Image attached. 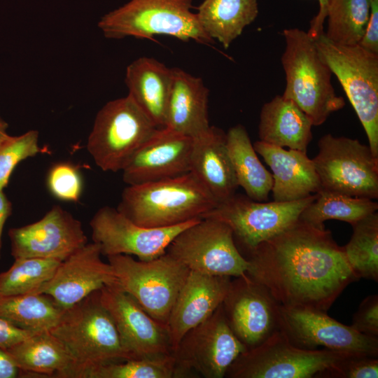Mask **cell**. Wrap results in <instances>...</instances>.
<instances>
[{
	"instance_id": "obj_1",
	"label": "cell",
	"mask_w": 378,
	"mask_h": 378,
	"mask_svg": "<svg viewBox=\"0 0 378 378\" xmlns=\"http://www.w3.org/2000/svg\"><path fill=\"white\" fill-rule=\"evenodd\" d=\"M246 274L281 305L327 312L358 280L330 230L299 219L260 243L246 258Z\"/></svg>"
},
{
	"instance_id": "obj_2",
	"label": "cell",
	"mask_w": 378,
	"mask_h": 378,
	"mask_svg": "<svg viewBox=\"0 0 378 378\" xmlns=\"http://www.w3.org/2000/svg\"><path fill=\"white\" fill-rule=\"evenodd\" d=\"M218 204L191 172L167 179L128 186L117 209L146 227H171L202 218Z\"/></svg>"
},
{
	"instance_id": "obj_3",
	"label": "cell",
	"mask_w": 378,
	"mask_h": 378,
	"mask_svg": "<svg viewBox=\"0 0 378 378\" xmlns=\"http://www.w3.org/2000/svg\"><path fill=\"white\" fill-rule=\"evenodd\" d=\"M50 332L64 344L72 358L70 378H85L97 367L131 359L101 302L99 290L66 309Z\"/></svg>"
},
{
	"instance_id": "obj_4",
	"label": "cell",
	"mask_w": 378,
	"mask_h": 378,
	"mask_svg": "<svg viewBox=\"0 0 378 378\" xmlns=\"http://www.w3.org/2000/svg\"><path fill=\"white\" fill-rule=\"evenodd\" d=\"M283 35L286 46L281 60L286 87L282 96L293 101L313 126L321 125L342 108L345 101L336 94L332 72L307 31L290 28L284 29Z\"/></svg>"
},
{
	"instance_id": "obj_5",
	"label": "cell",
	"mask_w": 378,
	"mask_h": 378,
	"mask_svg": "<svg viewBox=\"0 0 378 378\" xmlns=\"http://www.w3.org/2000/svg\"><path fill=\"white\" fill-rule=\"evenodd\" d=\"M192 8V0H130L102 16L98 27L105 37L113 39L167 35L183 41L214 43Z\"/></svg>"
},
{
	"instance_id": "obj_6",
	"label": "cell",
	"mask_w": 378,
	"mask_h": 378,
	"mask_svg": "<svg viewBox=\"0 0 378 378\" xmlns=\"http://www.w3.org/2000/svg\"><path fill=\"white\" fill-rule=\"evenodd\" d=\"M323 59L342 86L378 157V54L359 44L342 45L323 34L314 38Z\"/></svg>"
},
{
	"instance_id": "obj_7",
	"label": "cell",
	"mask_w": 378,
	"mask_h": 378,
	"mask_svg": "<svg viewBox=\"0 0 378 378\" xmlns=\"http://www.w3.org/2000/svg\"><path fill=\"white\" fill-rule=\"evenodd\" d=\"M158 129L127 95L107 102L98 111L86 148L102 171L118 172Z\"/></svg>"
},
{
	"instance_id": "obj_8",
	"label": "cell",
	"mask_w": 378,
	"mask_h": 378,
	"mask_svg": "<svg viewBox=\"0 0 378 378\" xmlns=\"http://www.w3.org/2000/svg\"><path fill=\"white\" fill-rule=\"evenodd\" d=\"M356 354L326 349H304L278 330L258 346L240 354L229 367L228 378H326L346 357Z\"/></svg>"
},
{
	"instance_id": "obj_9",
	"label": "cell",
	"mask_w": 378,
	"mask_h": 378,
	"mask_svg": "<svg viewBox=\"0 0 378 378\" xmlns=\"http://www.w3.org/2000/svg\"><path fill=\"white\" fill-rule=\"evenodd\" d=\"M107 259L120 288L152 318L167 326L190 270L167 252L146 261L124 254L109 255Z\"/></svg>"
},
{
	"instance_id": "obj_10",
	"label": "cell",
	"mask_w": 378,
	"mask_h": 378,
	"mask_svg": "<svg viewBox=\"0 0 378 378\" xmlns=\"http://www.w3.org/2000/svg\"><path fill=\"white\" fill-rule=\"evenodd\" d=\"M312 160L321 190L371 200L378 198V157L358 139L323 135Z\"/></svg>"
},
{
	"instance_id": "obj_11",
	"label": "cell",
	"mask_w": 378,
	"mask_h": 378,
	"mask_svg": "<svg viewBox=\"0 0 378 378\" xmlns=\"http://www.w3.org/2000/svg\"><path fill=\"white\" fill-rule=\"evenodd\" d=\"M166 252L190 271L212 276H240L249 267L235 244L232 229L225 223L201 218L182 230Z\"/></svg>"
},
{
	"instance_id": "obj_12",
	"label": "cell",
	"mask_w": 378,
	"mask_h": 378,
	"mask_svg": "<svg viewBox=\"0 0 378 378\" xmlns=\"http://www.w3.org/2000/svg\"><path fill=\"white\" fill-rule=\"evenodd\" d=\"M316 197L317 193L292 202H264L235 193L218 202L202 218H214L227 224L232 230L234 239L249 253L295 223Z\"/></svg>"
},
{
	"instance_id": "obj_13",
	"label": "cell",
	"mask_w": 378,
	"mask_h": 378,
	"mask_svg": "<svg viewBox=\"0 0 378 378\" xmlns=\"http://www.w3.org/2000/svg\"><path fill=\"white\" fill-rule=\"evenodd\" d=\"M246 346L229 326L222 304L204 321L188 331L173 351L174 377L192 370L204 378H223Z\"/></svg>"
},
{
	"instance_id": "obj_14",
	"label": "cell",
	"mask_w": 378,
	"mask_h": 378,
	"mask_svg": "<svg viewBox=\"0 0 378 378\" xmlns=\"http://www.w3.org/2000/svg\"><path fill=\"white\" fill-rule=\"evenodd\" d=\"M279 329L291 344L301 349L378 356V337L361 334L326 312L279 304Z\"/></svg>"
},
{
	"instance_id": "obj_15",
	"label": "cell",
	"mask_w": 378,
	"mask_h": 378,
	"mask_svg": "<svg viewBox=\"0 0 378 378\" xmlns=\"http://www.w3.org/2000/svg\"><path fill=\"white\" fill-rule=\"evenodd\" d=\"M201 218L164 227H146L132 222L117 209L104 206L90 221L92 241L102 255H135L139 260H150L166 253L167 248L182 230Z\"/></svg>"
},
{
	"instance_id": "obj_16",
	"label": "cell",
	"mask_w": 378,
	"mask_h": 378,
	"mask_svg": "<svg viewBox=\"0 0 378 378\" xmlns=\"http://www.w3.org/2000/svg\"><path fill=\"white\" fill-rule=\"evenodd\" d=\"M222 307L229 326L247 349L279 330V304L246 273L231 279Z\"/></svg>"
},
{
	"instance_id": "obj_17",
	"label": "cell",
	"mask_w": 378,
	"mask_h": 378,
	"mask_svg": "<svg viewBox=\"0 0 378 378\" xmlns=\"http://www.w3.org/2000/svg\"><path fill=\"white\" fill-rule=\"evenodd\" d=\"M11 255L64 260L88 243L82 223L59 205L38 220L8 231Z\"/></svg>"
},
{
	"instance_id": "obj_18",
	"label": "cell",
	"mask_w": 378,
	"mask_h": 378,
	"mask_svg": "<svg viewBox=\"0 0 378 378\" xmlns=\"http://www.w3.org/2000/svg\"><path fill=\"white\" fill-rule=\"evenodd\" d=\"M99 296L131 359L173 354L167 326L152 318L117 284L102 287Z\"/></svg>"
},
{
	"instance_id": "obj_19",
	"label": "cell",
	"mask_w": 378,
	"mask_h": 378,
	"mask_svg": "<svg viewBox=\"0 0 378 378\" xmlns=\"http://www.w3.org/2000/svg\"><path fill=\"white\" fill-rule=\"evenodd\" d=\"M101 255L100 246L88 242L62 260L35 293L48 295L66 309L104 286L118 284L112 266Z\"/></svg>"
},
{
	"instance_id": "obj_20",
	"label": "cell",
	"mask_w": 378,
	"mask_h": 378,
	"mask_svg": "<svg viewBox=\"0 0 378 378\" xmlns=\"http://www.w3.org/2000/svg\"><path fill=\"white\" fill-rule=\"evenodd\" d=\"M193 139L160 128L132 155L122 170L128 186L176 177L190 172Z\"/></svg>"
},
{
	"instance_id": "obj_21",
	"label": "cell",
	"mask_w": 378,
	"mask_h": 378,
	"mask_svg": "<svg viewBox=\"0 0 378 378\" xmlns=\"http://www.w3.org/2000/svg\"><path fill=\"white\" fill-rule=\"evenodd\" d=\"M231 279L190 271L167 324L172 352L188 331L207 319L222 304Z\"/></svg>"
},
{
	"instance_id": "obj_22",
	"label": "cell",
	"mask_w": 378,
	"mask_h": 378,
	"mask_svg": "<svg viewBox=\"0 0 378 378\" xmlns=\"http://www.w3.org/2000/svg\"><path fill=\"white\" fill-rule=\"evenodd\" d=\"M253 145L272 172L273 201H295L320 191L318 174L307 152L285 150L260 140Z\"/></svg>"
},
{
	"instance_id": "obj_23",
	"label": "cell",
	"mask_w": 378,
	"mask_h": 378,
	"mask_svg": "<svg viewBox=\"0 0 378 378\" xmlns=\"http://www.w3.org/2000/svg\"><path fill=\"white\" fill-rule=\"evenodd\" d=\"M190 172L211 193L217 202L236 193L239 187L226 144V133L210 126L193 139Z\"/></svg>"
},
{
	"instance_id": "obj_24",
	"label": "cell",
	"mask_w": 378,
	"mask_h": 378,
	"mask_svg": "<svg viewBox=\"0 0 378 378\" xmlns=\"http://www.w3.org/2000/svg\"><path fill=\"white\" fill-rule=\"evenodd\" d=\"M209 90L202 78L173 68L165 127L195 139L208 131Z\"/></svg>"
},
{
	"instance_id": "obj_25",
	"label": "cell",
	"mask_w": 378,
	"mask_h": 378,
	"mask_svg": "<svg viewBox=\"0 0 378 378\" xmlns=\"http://www.w3.org/2000/svg\"><path fill=\"white\" fill-rule=\"evenodd\" d=\"M173 69L158 60L139 57L126 69L128 96L159 128L165 127Z\"/></svg>"
},
{
	"instance_id": "obj_26",
	"label": "cell",
	"mask_w": 378,
	"mask_h": 378,
	"mask_svg": "<svg viewBox=\"0 0 378 378\" xmlns=\"http://www.w3.org/2000/svg\"><path fill=\"white\" fill-rule=\"evenodd\" d=\"M312 126L293 101L276 95L261 108L258 136L260 141L271 145L307 152Z\"/></svg>"
},
{
	"instance_id": "obj_27",
	"label": "cell",
	"mask_w": 378,
	"mask_h": 378,
	"mask_svg": "<svg viewBox=\"0 0 378 378\" xmlns=\"http://www.w3.org/2000/svg\"><path fill=\"white\" fill-rule=\"evenodd\" d=\"M22 377L70 378L73 360L64 344L50 330L34 333L6 350Z\"/></svg>"
},
{
	"instance_id": "obj_28",
	"label": "cell",
	"mask_w": 378,
	"mask_h": 378,
	"mask_svg": "<svg viewBox=\"0 0 378 378\" xmlns=\"http://www.w3.org/2000/svg\"><path fill=\"white\" fill-rule=\"evenodd\" d=\"M197 20L207 36L227 49L258 14L257 0H204Z\"/></svg>"
},
{
	"instance_id": "obj_29",
	"label": "cell",
	"mask_w": 378,
	"mask_h": 378,
	"mask_svg": "<svg viewBox=\"0 0 378 378\" xmlns=\"http://www.w3.org/2000/svg\"><path fill=\"white\" fill-rule=\"evenodd\" d=\"M226 144L239 186L251 199L265 202L272 190V175L260 162L246 128L241 125L226 133Z\"/></svg>"
},
{
	"instance_id": "obj_30",
	"label": "cell",
	"mask_w": 378,
	"mask_h": 378,
	"mask_svg": "<svg viewBox=\"0 0 378 378\" xmlns=\"http://www.w3.org/2000/svg\"><path fill=\"white\" fill-rule=\"evenodd\" d=\"M64 310L45 294H0V318L30 332L50 330Z\"/></svg>"
},
{
	"instance_id": "obj_31",
	"label": "cell",
	"mask_w": 378,
	"mask_h": 378,
	"mask_svg": "<svg viewBox=\"0 0 378 378\" xmlns=\"http://www.w3.org/2000/svg\"><path fill=\"white\" fill-rule=\"evenodd\" d=\"M377 209V202L371 199L319 192L317 197L302 211L298 219L318 227H325L323 223L330 219L353 225Z\"/></svg>"
},
{
	"instance_id": "obj_32",
	"label": "cell",
	"mask_w": 378,
	"mask_h": 378,
	"mask_svg": "<svg viewBox=\"0 0 378 378\" xmlns=\"http://www.w3.org/2000/svg\"><path fill=\"white\" fill-rule=\"evenodd\" d=\"M370 12L371 0H329L326 37L338 44H358Z\"/></svg>"
},
{
	"instance_id": "obj_33",
	"label": "cell",
	"mask_w": 378,
	"mask_h": 378,
	"mask_svg": "<svg viewBox=\"0 0 378 378\" xmlns=\"http://www.w3.org/2000/svg\"><path fill=\"white\" fill-rule=\"evenodd\" d=\"M353 233L343 246L346 260L358 279L378 281V213L351 225Z\"/></svg>"
},
{
	"instance_id": "obj_34",
	"label": "cell",
	"mask_w": 378,
	"mask_h": 378,
	"mask_svg": "<svg viewBox=\"0 0 378 378\" xmlns=\"http://www.w3.org/2000/svg\"><path fill=\"white\" fill-rule=\"evenodd\" d=\"M61 262L55 259L15 258L8 270L0 273V294L35 293L52 276Z\"/></svg>"
},
{
	"instance_id": "obj_35",
	"label": "cell",
	"mask_w": 378,
	"mask_h": 378,
	"mask_svg": "<svg viewBox=\"0 0 378 378\" xmlns=\"http://www.w3.org/2000/svg\"><path fill=\"white\" fill-rule=\"evenodd\" d=\"M173 354L132 358L104 364L90 370L85 378H174Z\"/></svg>"
},
{
	"instance_id": "obj_36",
	"label": "cell",
	"mask_w": 378,
	"mask_h": 378,
	"mask_svg": "<svg viewBox=\"0 0 378 378\" xmlns=\"http://www.w3.org/2000/svg\"><path fill=\"white\" fill-rule=\"evenodd\" d=\"M46 151L39 146L37 130H29L19 136L8 134L0 144V190L7 186L20 162Z\"/></svg>"
},
{
	"instance_id": "obj_37",
	"label": "cell",
	"mask_w": 378,
	"mask_h": 378,
	"mask_svg": "<svg viewBox=\"0 0 378 378\" xmlns=\"http://www.w3.org/2000/svg\"><path fill=\"white\" fill-rule=\"evenodd\" d=\"M46 186L57 200L76 202L83 193V179L78 167L68 162H59L49 168Z\"/></svg>"
},
{
	"instance_id": "obj_38",
	"label": "cell",
	"mask_w": 378,
	"mask_h": 378,
	"mask_svg": "<svg viewBox=\"0 0 378 378\" xmlns=\"http://www.w3.org/2000/svg\"><path fill=\"white\" fill-rule=\"evenodd\" d=\"M378 358L368 355H351L332 369L326 378H377Z\"/></svg>"
},
{
	"instance_id": "obj_39",
	"label": "cell",
	"mask_w": 378,
	"mask_h": 378,
	"mask_svg": "<svg viewBox=\"0 0 378 378\" xmlns=\"http://www.w3.org/2000/svg\"><path fill=\"white\" fill-rule=\"evenodd\" d=\"M351 326L368 336L378 337V295H370L360 303Z\"/></svg>"
},
{
	"instance_id": "obj_40",
	"label": "cell",
	"mask_w": 378,
	"mask_h": 378,
	"mask_svg": "<svg viewBox=\"0 0 378 378\" xmlns=\"http://www.w3.org/2000/svg\"><path fill=\"white\" fill-rule=\"evenodd\" d=\"M358 44L365 50L378 54V0H371L370 15Z\"/></svg>"
},
{
	"instance_id": "obj_41",
	"label": "cell",
	"mask_w": 378,
	"mask_h": 378,
	"mask_svg": "<svg viewBox=\"0 0 378 378\" xmlns=\"http://www.w3.org/2000/svg\"><path fill=\"white\" fill-rule=\"evenodd\" d=\"M34 333L35 332L17 328L0 318V348L1 349L6 350Z\"/></svg>"
},
{
	"instance_id": "obj_42",
	"label": "cell",
	"mask_w": 378,
	"mask_h": 378,
	"mask_svg": "<svg viewBox=\"0 0 378 378\" xmlns=\"http://www.w3.org/2000/svg\"><path fill=\"white\" fill-rule=\"evenodd\" d=\"M22 377V372L9 354L0 348V378Z\"/></svg>"
},
{
	"instance_id": "obj_43",
	"label": "cell",
	"mask_w": 378,
	"mask_h": 378,
	"mask_svg": "<svg viewBox=\"0 0 378 378\" xmlns=\"http://www.w3.org/2000/svg\"><path fill=\"white\" fill-rule=\"evenodd\" d=\"M318 1L319 4L318 13L311 21L310 28L307 31L309 35L313 38L324 33L323 24L326 18L329 0H318Z\"/></svg>"
},
{
	"instance_id": "obj_44",
	"label": "cell",
	"mask_w": 378,
	"mask_h": 378,
	"mask_svg": "<svg viewBox=\"0 0 378 378\" xmlns=\"http://www.w3.org/2000/svg\"><path fill=\"white\" fill-rule=\"evenodd\" d=\"M12 214V204L4 190H0V259L2 251V234L5 223Z\"/></svg>"
},
{
	"instance_id": "obj_45",
	"label": "cell",
	"mask_w": 378,
	"mask_h": 378,
	"mask_svg": "<svg viewBox=\"0 0 378 378\" xmlns=\"http://www.w3.org/2000/svg\"><path fill=\"white\" fill-rule=\"evenodd\" d=\"M8 123L0 115V144L8 135Z\"/></svg>"
}]
</instances>
